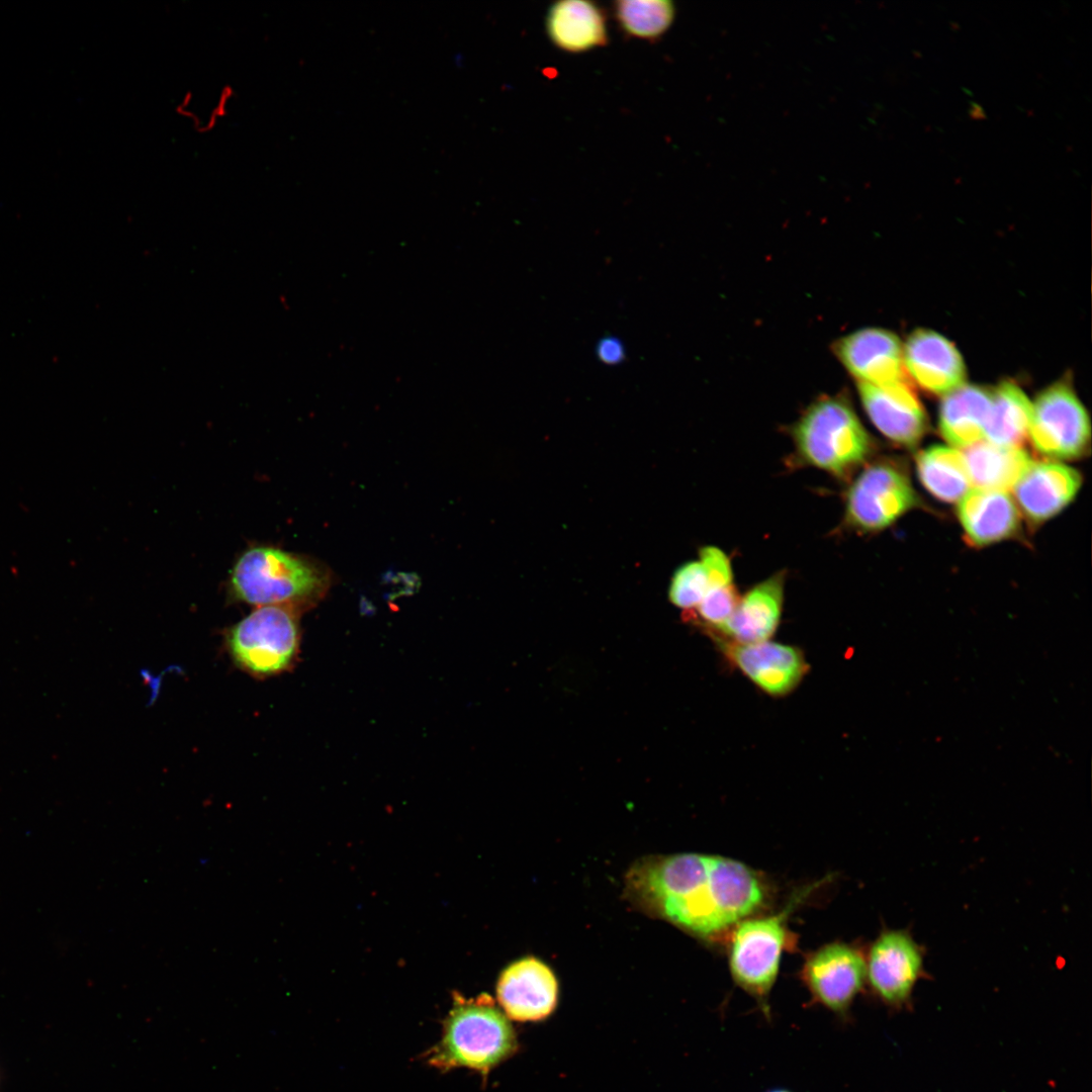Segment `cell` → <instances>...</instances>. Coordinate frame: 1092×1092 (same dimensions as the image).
Here are the masks:
<instances>
[{"mask_svg": "<svg viewBox=\"0 0 1092 1092\" xmlns=\"http://www.w3.org/2000/svg\"><path fill=\"white\" fill-rule=\"evenodd\" d=\"M784 571L775 573L747 590L719 628L707 631L737 643L768 640L780 624L785 593Z\"/></svg>", "mask_w": 1092, "mask_h": 1092, "instance_id": "cell-17", "label": "cell"}, {"mask_svg": "<svg viewBox=\"0 0 1092 1092\" xmlns=\"http://www.w3.org/2000/svg\"><path fill=\"white\" fill-rule=\"evenodd\" d=\"M298 613L286 606L257 607L232 626L225 639L235 663L256 676L288 669L299 647Z\"/></svg>", "mask_w": 1092, "mask_h": 1092, "instance_id": "cell-6", "label": "cell"}, {"mask_svg": "<svg viewBox=\"0 0 1092 1092\" xmlns=\"http://www.w3.org/2000/svg\"><path fill=\"white\" fill-rule=\"evenodd\" d=\"M622 347L613 340L604 341L599 348V355L606 362H617L622 357Z\"/></svg>", "mask_w": 1092, "mask_h": 1092, "instance_id": "cell-28", "label": "cell"}, {"mask_svg": "<svg viewBox=\"0 0 1092 1092\" xmlns=\"http://www.w3.org/2000/svg\"><path fill=\"white\" fill-rule=\"evenodd\" d=\"M709 636L731 663L769 696L790 694L808 672L809 665L798 647L768 640L744 644Z\"/></svg>", "mask_w": 1092, "mask_h": 1092, "instance_id": "cell-11", "label": "cell"}, {"mask_svg": "<svg viewBox=\"0 0 1092 1092\" xmlns=\"http://www.w3.org/2000/svg\"><path fill=\"white\" fill-rule=\"evenodd\" d=\"M740 596L733 583L715 585L709 588L699 606L686 613L689 622L697 623L705 631L721 627L733 614Z\"/></svg>", "mask_w": 1092, "mask_h": 1092, "instance_id": "cell-26", "label": "cell"}, {"mask_svg": "<svg viewBox=\"0 0 1092 1092\" xmlns=\"http://www.w3.org/2000/svg\"><path fill=\"white\" fill-rule=\"evenodd\" d=\"M916 470L923 486L942 502H959L972 484L962 452L953 447L934 445L922 450L916 456Z\"/></svg>", "mask_w": 1092, "mask_h": 1092, "instance_id": "cell-23", "label": "cell"}, {"mask_svg": "<svg viewBox=\"0 0 1092 1092\" xmlns=\"http://www.w3.org/2000/svg\"><path fill=\"white\" fill-rule=\"evenodd\" d=\"M916 493L906 474L888 462L868 466L849 487L844 522L849 528L873 533L886 529L916 507Z\"/></svg>", "mask_w": 1092, "mask_h": 1092, "instance_id": "cell-8", "label": "cell"}, {"mask_svg": "<svg viewBox=\"0 0 1092 1092\" xmlns=\"http://www.w3.org/2000/svg\"><path fill=\"white\" fill-rule=\"evenodd\" d=\"M496 994L507 1016L518 1021H536L554 1010L558 984L547 965L536 958L527 957L503 971Z\"/></svg>", "mask_w": 1092, "mask_h": 1092, "instance_id": "cell-14", "label": "cell"}, {"mask_svg": "<svg viewBox=\"0 0 1092 1092\" xmlns=\"http://www.w3.org/2000/svg\"><path fill=\"white\" fill-rule=\"evenodd\" d=\"M1082 484L1081 474L1056 461L1031 462L1013 486L1017 508L1032 523H1042L1064 510Z\"/></svg>", "mask_w": 1092, "mask_h": 1092, "instance_id": "cell-16", "label": "cell"}, {"mask_svg": "<svg viewBox=\"0 0 1092 1092\" xmlns=\"http://www.w3.org/2000/svg\"><path fill=\"white\" fill-rule=\"evenodd\" d=\"M903 360L910 379L931 394L944 396L966 384L967 370L961 353L934 331H914L903 346Z\"/></svg>", "mask_w": 1092, "mask_h": 1092, "instance_id": "cell-15", "label": "cell"}, {"mask_svg": "<svg viewBox=\"0 0 1092 1092\" xmlns=\"http://www.w3.org/2000/svg\"><path fill=\"white\" fill-rule=\"evenodd\" d=\"M546 31L552 43L567 53L605 47L609 40L606 15L592 1L553 3L546 15Z\"/></svg>", "mask_w": 1092, "mask_h": 1092, "instance_id": "cell-19", "label": "cell"}, {"mask_svg": "<svg viewBox=\"0 0 1092 1092\" xmlns=\"http://www.w3.org/2000/svg\"><path fill=\"white\" fill-rule=\"evenodd\" d=\"M857 388L868 417L885 437L909 448L920 442L927 419L911 379L892 386L858 382Z\"/></svg>", "mask_w": 1092, "mask_h": 1092, "instance_id": "cell-13", "label": "cell"}, {"mask_svg": "<svg viewBox=\"0 0 1092 1092\" xmlns=\"http://www.w3.org/2000/svg\"><path fill=\"white\" fill-rule=\"evenodd\" d=\"M613 11L623 32L644 40L660 38L675 17V6L669 0H620L614 2Z\"/></svg>", "mask_w": 1092, "mask_h": 1092, "instance_id": "cell-24", "label": "cell"}, {"mask_svg": "<svg viewBox=\"0 0 1092 1092\" xmlns=\"http://www.w3.org/2000/svg\"><path fill=\"white\" fill-rule=\"evenodd\" d=\"M923 965L922 947L908 931L884 930L867 954L866 981L883 1002L899 1006L910 998Z\"/></svg>", "mask_w": 1092, "mask_h": 1092, "instance_id": "cell-10", "label": "cell"}, {"mask_svg": "<svg viewBox=\"0 0 1092 1092\" xmlns=\"http://www.w3.org/2000/svg\"><path fill=\"white\" fill-rule=\"evenodd\" d=\"M801 978L814 1001L844 1015L866 981V957L856 946L834 941L805 960Z\"/></svg>", "mask_w": 1092, "mask_h": 1092, "instance_id": "cell-9", "label": "cell"}, {"mask_svg": "<svg viewBox=\"0 0 1092 1092\" xmlns=\"http://www.w3.org/2000/svg\"><path fill=\"white\" fill-rule=\"evenodd\" d=\"M992 390L964 384L944 395L938 416L939 432L953 448L984 440Z\"/></svg>", "mask_w": 1092, "mask_h": 1092, "instance_id": "cell-20", "label": "cell"}, {"mask_svg": "<svg viewBox=\"0 0 1092 1092\" xmlns=\"http://www.w3.org/2000/svg\"><path fill=\"white\" fill-rule=\"evenodd\" d=\"M768 1092H791V1091H788V1090H785V1089H775V1090H770Z\"/></svg>", "mask_w": 1092, "mask_h": 1092, "instance_id": "cell-29", "label": "cell"}, {"mask_svg": "<svg viewBox=\"0 0 1092 1092\" xmlns=\"http://www.w3.org/2000/svg\"><path fill=\"white\" fill-rule=\"evenodd\" d=\"M971 483L976 488L1008 491L1031 464L1021 447H1004L986 440L961 451Z\"/></svg>", "mask_w": 1092, "mask_h": 1092, "instance_id": "cell-21", "label": "cell"}, {"mask_svg": "<svg viewBox=\"0 0 1092 1092\" xmlns=\"http://www.w3.org/2000/svg\"><path fill=\"white\" fill-rule=\"evenodd\" d=\"M233 89L229 86L222 88L220 97L217 100L216 106L213 107L208 119L202 127L201 132L210 131L216 125L217 120L228 114L229 101L233 96Z\"/></svg>", "mask_w": 1092, "mask_h": 1092, "instance_id": "cell-27", "label": "cell"}, {"mask_svg": "<svg viewBox=\"0 0 1092 1092\" xmlns=\"http://www.w3.org/2000/svg\"><path fill=\"white\" fill-rule=\"evenodd\" d=\"M800 460L843 478L869 456L872 443L851 406L840 397L812 403L793 428Z\"/></svg>", "mask_w": 1092, "mask_h": 1092, "instance_id": "cell-4", "label": "cell"}, {"mask_svg": "<svg viewBox=\"0 0 1092 1092\" xmlns=\"http://www.w3.org/2000/svg\"><path fill=\"white\" fill-rule=\"evenodd\" d=\"M1028 438L1040 455L1057 460L1084 456L1090 446V419L1067 381L1043 389L1032 403Z\"/></svg>", "mask_w": 1092, "mask_h": 1092, "instance_id": "cell-7", "label": "cell"}, {"mask_svg": "<svg viewBox=\"0 0 1092 1092\" xmlns=\"http://www.w3.org/2000/svg\"><path fill=\"white\" fill-rule=\"evenodd\" d=\"M710 585L709 574L701 560L689 561L673 573L668 598L672 605L689 613L699 606Z\"/></svg>", "mask_w": 1092, "mask_h": 1092, "instance_id": "cell-25", "label": "cell"}, {"mask_svg": "<svg viewBox=\"0 0 1092 1092\" xmlns=\"http://www.w3.org/2000/svg\"><path fill=\"white\" fill-rule=\"evenodd\" d=\"M1018 510L1007 491L975 487L958 502L957 515L971 544L983 547L1016 534Z\"/></svg>", "mask_w": 1092, "mask_h": 1092, "instance_id": "cell-18", "label": "cell"}, {"mask_svg": "<svg viewBox=\"0 0 1092 1092\" xmlns=\"http://www.w3.org/2000/svg\"><path fill=\"white\" fill-rule=\"evenodd\" d=\"M1032 402L1012 381H1003L991 394L984 440L1004 447H1021L1028 438Z\"/></svg>", "mask_w": 1092, "mask_h": 1092, "instance_id": "cell-22", "label": "cell"}, {"mask_svg": "<svg viewBox=\"0 0 1092 1092\" xmlns=\"http://www.w3.org/2000/svg\"><path fill=\"white\" fill-rule=\"evenodd\" d=\"M517 1046L515 1031L487 995L466 999L454 995L440 1041L428 1052V1063L447 1071L465 1067L486 1074Z\"/></svg>", "mask_w": 1092, "mask_h": 1092, "instance_id": "cell-3", "label": "cell"}, {"mask_svg": "<svg viewBox=\"0 0 1092 1092\" xmlns=\"http://www.w3.org/2000/svg\"><path fill=\"white\" fill-rule=\"evenodd\" d=\"M330 584L315 561L284 550L252 546L236 561L229 590L236 601L257 607L286 606L300 611L322 599Z\"/></svg>", "mask_w": 1092, "mask_h": 1092, "instance_id": "cell-2", "label": "cell"}, {"mask_svg": "<svg viewBox=\"0 0 1092 1092\" xmlns=\"http://www.w3.org/2000/svg\"><path fill=\"white\" fill-rule=\"evenodd\" d=\"M642 905L704 939L732 930L763 907L767 884L747 864L722 855L677 853L649 857L628 874Z\"/></svg>", "mask_w": 1092, "mask_h": 1092, "instance_id": "cell-1", "label": "cell"}, {"mask_svg": "<svg viewBox=\"0 0 1092 1092\" xmlns=\"http://www.w3.org/2000/svg\"><path fill=\"white\" fill-rule=\"evenodd\" d=\"M809 889L802 890L780 912L740 921L731 931L729 969L738 987L751 996L769 1017L768 997L776 983L783 952L793 946L788 918Z\"/></svg>", "mask_w": 1092, "mask_h": 1092, "instance_id": "cell-5", "label": "cell"}, {"mask_svg": "<svg viewBox=\"0 0 1092 1092\" xmlns=\"http://www.w3.org/2000/svg\"><path fill=\"white\" fill-rule=\"evenodd\" d=\"M834 352L858 382L892 386L910 379L904 366L903 345L890 331L858 330L837 341Z\"/></svg>", "mask_w": 1092, "mask_h": 1092, "instance_id": "cell-12", "label": "cell"}]
</instances>
